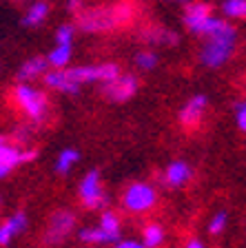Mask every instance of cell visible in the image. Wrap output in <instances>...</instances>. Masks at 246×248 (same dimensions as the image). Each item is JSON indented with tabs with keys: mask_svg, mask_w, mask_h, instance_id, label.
Here are the masks:
<instances>
[{
	"mask_svg": "<svg viewBox=\"0 0 246 248\" xmlns=\"http://www.w3.org/2000/svg\"><path fill=\"white\" fill-rule=\"evenodd\" d=\"M206 104H209L206 95H202V93L193 95V98L182 107V111H180V124H182L184 129H195V126L202 122V118H204Z\"/></svg>",
	"mask_w": 246,
	"mask_h": 248,
	"instance_id": "10",
	"label": "cell"
},
{
	"mask_svg": "<svg viewBox=\"0 0 246 248\" xmlns=\"http://www.w3.org/2000/svg\"><path fill=\"white\" fill-rule=\"evenodd\" d=\"M133 62H135V67L142 69V71H151V69L158 67V56L153 51H140V53H135Z\"/></svg>",
	"mask_w": 246,
	"mask_h": 248,
	"instance_id": "25",
	"label": "cell"
},
{
	"mask_svg": "<svg viewBox=\"0 0 246 248\" xmlns=\"http://www.w3.org/2000/svg\"><path fill=\"white\" fill-rule=\"evenodd\" d=\"M222 14L233 20H244L246 18V0H224L222 2Z\"/></svg>",
	"mask_w": 246,
	"mask_h": 248,
	"instance_id": "22",
	"label": "cell"
},
{
	"mask_svg": "<svg viewBox=\"0 0 246 248\" xmlns=\"http://www.w3.org/2000/svg\"><path fill=\"white\" fill-rule=\"evenodd\" d=\"M22 164V146L14 144L11 146L7 142V138H2V146H0V177H7L16 166Z\"/></svg>",
	"mask_w": 246,
	"mask_h": 248,
	"instance_id": "11",
	"label": "cell"
},
{
	"mask_svg": "<svg viewBox=\"0 0 246 248\" xmlns=\"http://www.w3.org/2000/svg\"><path fill=\"white\" fill-rule=\"evenodd\" d=\"M158 202V193L147 182H133L122 195V204L129 213H149Z\"/></svg>",
	"mask_w": 246,
	"mask_h": 248,
	"instance_id": "4",
	"label": "cell"
},
{
	"mask_svg": "<svg viewBox=\"0 0 246 248\" xmlns=\"http://www.w3.org/2000/svg\"><path fill=\"white\" fill-rule=\"evenodd\" d=\"M36 151L33 149H22V164H25V162H31V160H36Z\"/></svg>",
	"mask_w": 246,
	"mask_h": 248,
	"instance_id": "32",
	"label": "cell"
},
{
	"mask_svg": "<svg viewBox=\"0 0 246 248\" xmlns=\"http://www.w3.org/2000/svg\"><path fill=\"white\" fill-rule=\"evenodd\" d=\"M78 195H80L82 206L89 208V211H100L107 204V195L100 186V173L98 170H89L87 175L82 177Z\"/></svg>",
	"mask_w": 246,
	"mask_h": 248,
	"instance_id": "5",
	"label": "cell"
},
{
	"mask_svg": "<svg viewBox=\"0 0 246 248\" xmlns=\"http://www.w3.org/2000/svg\"><path fill=\"white\" fill-rule=\"evenodd\" d=\"M100 228L104 231V235H107L109 244H118V242H120V235H122V226H120V219L115 217V213L104 211L102 217H100Z\"/></svg>",
	"mask_w": 246,
	"mask_h": 248,
	"instance_id": "16",
	"label": "cell"
},
{
	"mask_svg": "<svg viewBox=\"0 0 246 248\" xmlns=\"http://www.w3.org/2000/svg\"><path fill=\"white\" fill-rule=\"evenodd\" d=\"M25 228H27V215L22 211L14 213V215L2 224V228H0V246H7V244L11 242V237L20 235Z\"/></svg>",
	"mask_w": 246,
	"mask_h": 248,
	"instance_id": "14",
	"label": "cell"
},
{
	"mask_svg": "<svg viewBox=\"0 0 246 248\" xmlns=\"http://www.w3.org/2000/svg\"><path fill=\"white\" fill-rule=\"evenodd\" d=\"M144 42H151V45H175L178 36L169 29H162V27H151V29L142 31Z\"/></svg>",
	"mask_w": 246,
	"mask_h": 248,
	"instance_id": "17",
	"label": "cell"
},
{
	"mask_svg": "<svg viewBox=\"0 0 246 248\" xmlns=\"http://www.w3.org/2000/svg\"><path fill=\"white\" fill-rule=\"evenodd\" d=\"M169 2H175V5H189L191 0H169Z\"/></svg>",
	"mask_w": 246,
	"mask_h": 248,
	"instance_id": "34",
	"label": "cell"
},
{
	"mask_svg": "<svg viewBox=\"0 0 246 248\" xmlns=\"http://www.w3.org/2000/svg\"><path fill=\"white\" fill-rule=\"evenodd\" d=\"M78 27L87 33H102V31L118 29L120 20L115 14V7H93L78 14Z\"/></svg>",
	"mask_w": 246,
	"mask_h": 248,
	"instance_id": "3",
	"label": "cell"
},
{
	"mask_svg": "<svg viewBox=\"0 0 246 248\" xmlns=\"http://www.w3.org/2000/svg\"><path fill=\"white\" fill-rule=\"evenodd\" d=\"M115 248H149L144 242H133V239H124V242H118Z\"/></svg>",
	"mask_w": 246,
	"mask_h": 248,
	"instance_id": "30",
	"label": "cell"
},
{
	"mask_svg": "<svg viewBox=\"0 0 246 248\" xmlns=\"http://www.w3.org/2000/svg\"><path fill=\"white\" fill-rule=\"evenodd\" d=\"M202 36L206 38L200 49V62L209 69H220L222 64L231 60L237 46V31L231 22L211 16L209 22L202 29Z\"/></svg>",
	"mask_w": 246,
	"mask_h": 248,
	"instance_id": "1",
	"label": "cell"
},
{
	"mask_svg": "<svg viewBox=\"0 0 246 248\" xmlns=\"http://www.w3.org/2000/svg\"><path fill=\"white\" fill-rule=\"evenodd\" d=\"M78 160H80V153H78L76 149H65L60 155H58L56 170L60 175H65V173H69V170L73 169V164H78Z\"/></svg>",
	"mask_w": 246,
	"mask_h": 248,
	"instance_id": "20",
	"label": "cell"
},
{
	"mask_svg": "<svg viewBox=\"0 0 246 248\" xmlns=\"http://www.w3.org/2000/svg\"><path fill=\"white\" fill-rule=\"evenodd\" d=\"M138 78L131 76V73H120L118 78H113L109 82H104L102 93L104 98L111 100V102H127L129 98H133L138 93Z\"/></svg>",
	"mask_w": 246,
	"mask_h": 248,
	"instance_id": "8",
	"label": "cell"
},
{
	"mask_svg": "<svg viewBox=\"0 0 246 248\" xmlns=\"http://www.w3.org/2000/svg\"><path fill=\"white\" fill-rule=\"evenodd\" d=\"M235 120H237V129L246 133V100L235 107Z\"/></svg>",
	"mask_w": 246,
	"mask_h": 248,
	"instance_id": "28",
	"label": "cell"
},
{
	"mask_svg": "<svg viewBox=\"0 0 246 248\" xmlns=\"http://www.w3.org/2000/svg\"><path fill=\"white\" fill-rule=\"evenodd\" d=\"M186 248H204V244H202L200 239H191V242L186 244Z\"/></svg>",
	"mask_w": 246,
	"mask_h": 248,
	"instance_id": "33",
	"label": "cell"
},
{
	"mask_svg": "<svg viewBox=\"0 0 246 248\" xmlns=\"http://www.w3.org/2000/svg\"><path fill=\"white\" fill-rule=\"evenodd\" d=\"M71 60V45H58L51 53H49V62L53 69H65Z\"/></svg>",
	"mask_w": 246,
	"mask_h": 248,
	"instance_id": "23",
	"label": "cell"
},
{
	"mask_svg": "<svg viewBox=\"0 0 246 248\" xmlns=\"http://www.w3.org/2000/svg\"><path fill=\"white\" fill-rule=\"evenodd\" d=\"M226 224H229V215H226L224 211H220V213H215V215L209 219V226L206 228H209L211 235H220V232L226 228Z\"/></svg>",
	"mask_w": 246,
	"mask_h": 248,
	"instance_id": "26",
	"label": "cell"
},
{
	"mask_svg": "<svg viewBox=\"0 0 246 248\" xmlns=\"http://www.w3.org/2000/svg\"><path fill=\"white\" fill-rule=\"evenodd\" d=\"M193 177V169H191L186 162L175 160L166 166L164 170V184L171 186V188H178V186H184L186 182Z\"/></svg>",
	"mask_w": 246,
	"mask_h": 248,
	"instance_id": "12",
	"label": "cell"
},
{
	"mask_svg": "<svg viewBox=\"0 0 246 248\" xmlns=\"http://www.w3.org/2000/svg\"><path fill=\"white\" fill-rule=\"evenodd\" d=\"M67 76L80 84L109 82V80L120 76V67L113 64V62H107V64H89V67H73V69H67Z\"/></svg>",
	"mask_w": 246,
	"mask_h": 248,
	"instance_id": "6",
	"label": "cell"
},
{
	"mask_svg": "<svg viewBox=\"0 0 246 248\" xmlns=\"http://www.w3.org/2000/svg\"><path fill=\"white\" fill-rule=\"evenodd\" d=\"M14 100L31 122H45L49 113V100L42 91L33 89L31 84H18L14 89Z\"/></svg>",
	"mask_w": 246,
	"mask_h": 248,
	"instance_id": "2",
	"label": "cell"
},
{
	"mask_svg": "<svg viewBox=\"0 0 246 248\" xmlns=\"http://www.w3.org/2000/svg\"><path fill=\"white\" fill-rule=\"evenodd\" d=\"M29 142H31L29 129H27V126H20V131H16V135H14V144L25 146V144H29Z\"/></svg>",
	"mask_w": 246,
	"mask_h": 248,
	"instance_id": "29",
	"label": "cell"
},
{
	"mask_svg": "<svg viewBox=\"0 0 246 248\" xmlns=\"http://www.w3.org/2000/svg\"><path fill=\"white\" fill-rule=\"evenodd\" d=\"M78 237L87 244H109V239H107V235H104V231L100 228V224H98L96 228H80Z\"/></svg>",
	"mask_w": 246,
	"mask_h": 248,
	"instance_id": "24",
	"label": "cell"
},
{
	"mask_svg": "<svg viewBox=\"0 0 246 248\" xmlns=\"http://www.w3.org/2000/svg\"><path fill=\"white\" fill-rule=\"evenodd\" d=\"M67 9L73 11V14H80L82 9V0H67Z\"/></svg>",
	"mask_w": 246,
	"mask_h": 248,
	"instance_id": "31",
	"label": "cell"
},
{
	"mask_svg": "<svg viewBox=\"0 0 246 248\" xmlns=\"http://www.w3.org/2000/svg\"><path fill=\"white\" fill-rule=\"evenodd\" d=\"M113 7H115V14H118L120 27L131 25V22L135 20V16H138V7H135V2H131V0H120V2H115Z\"/></svg>",
	"mask_w": 246,
	"mask_h": 248,
	"instance_id": "19",
	"label": "cell"
},
{
	"mask_svg": "<svg viewBox=\"0 0 246 248\" xmlns=\"http://www.w3.org/2000/svg\"><path fill=\"white\" fill-rule=\"evenodd\" d=\"M49 58H42V56H36V58H29L27 62H22V67L18 69V80H33L38 76H45L47 69H49Z\"/></svg>",
	"mask_w": 246,
	"mask_h": 248,
	"instance_id": "15",
	"label": "cell"
},
{
	"mask_svg": "<svg viewBox=\"0 0 246 248\" xmlns=\"http://www.w3.org/2000/svg\"><path fill=\"white\" fill-rule=\"evenodd\" d=\"M71 38H73V27L71 25L58 27V31H56V42L58 45H71Z\"/></svg>",
	"mask_w": 246,
	"mask_h": 248,
	"instance_id": "27",
	"label": "cell"
},
{
	"mask_svg": "<svg viewBox=\"0 0 246 248\" xmlns=\"http://www.w3.org/2000/svg\"><path fill=\"white\" fill-rule=\"evenodd\" d=\"M45 84L49 89L60 91V93H69V95H76V93L80 91V82L71 80V78L67 76V71H62V69H53V71L47 73V76H45Z\"/></svg>",
	"mask_w": 246,
	"mask_h": 248,
	"instance_id": "13",
	"label": "cell"
},
{
	"mask_svg": "<svg viewBox=\"0 0 246 248\" xmlns=\"http://www.w3.org/2000/svg\"><path fill=\"white\" fill-rule=\"evenodd\" d=\"M142 242L149 248H158L164 242V231L160 224H147L142 231Z\"/></svg>",
	"mask_w": 246,
	"mask_h": 248,
	"instance_id": "21",
	"label": "cell"
},
{
	"mask_svg": "<svg viewBox=\"0 0 246 248\" xmlns=\"http://www.w3.org/2000/svg\"><path fill=\"white\" fill-rule=\"evenodd\" d=\"M76 231V215L69 211H56L49 219V226L45 232V244L47 246H58Z\"/></svg>",
	"mask_w": 246,
	"mask_h": 248,
	"instance_id": "7",
	"label": "cell"
},
{
	"mask_svg": "<svg viewBox=\"0 0 246 248\" xmlns=\"http://www.w3.org/2000/svg\"><path fill=\"white\" fill-rule=\"evenodd\" d=\"M49 16V5H47L45 0H38L33 5L27 9L25 18H22V25L25 27H38L45 22V18Z\"/></svg>",
	"mask_w": 246,
	"mask_h": 248,
	"instance_id": "18",
	"label": "cell"
},
{
	"mask_svg": "<svg viewBox=\"0 0 246 248\" xmlns=\"http://www.w3.org/2000/svg\"><path fill=\"white\" fill-rule=\"evenodd\" d=\"M211 16L213 14H211V7L206 5V2H189V5H184L182 22H184V27L191 33L202 36V29H204V25L209 22Z\"/></svg>",
	"mask_w": 246,
	"mask_h": 248,
	"instance_id": "9",
	"label": "cell"
}]
</instances>
